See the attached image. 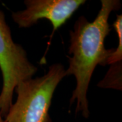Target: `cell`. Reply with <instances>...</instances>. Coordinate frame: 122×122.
Here are the masks:
<instances>
[{
  "instance_id": "cell-1",
  "label": "cell",
  "mask_w": 122,
  "mask_h": 122,
  "mask_svg": "<svg viewBox=\"0 0 122 122\" xmlns=\"http://www.w3.org/2000/svg\"><path fill=\"white\" fill-rule=\"evenodd\" d=\"M121 8L119 0H101V8L92 22L81 16L69 31V47L66 57L69 66L66 75H73L76 86L70 98V107L76 103L75 114L90 116L87 92L92 75L98 65L105 66L113 48L107 49L105 41L111 29L109 18L111 12Z\"/></svg>"
},
{
  "instance_id": "cell-2",
  "label": "cell",
  "mask_w": 122,
  "mask_h": 122,
  "mask_svg": "<svg viewBox=\"0 0 122 122\" xmlns=\"http://www.w3.org/2000/svg\"><path fill=\"white\" fill-rule=\"evenodd\" d=\"M65 71L63 65L54 63L44 75L19 83L14 90L16 100L4 118L5 122H52V100L57 86L66 76Z\"/></svg>"
},
{
  "instance_id": "cell-3",
  "label": "cell",
  "mask_w": 122,
  "mask_h": 122,
  "mask_svg": "<svg viewBox=\"0 0 122 122\" xmlns=\"http://www.w3.org/2000/svg\"><path fill=\"white\" fill-rule=\"evenodd\" d=\"M0 69L3 86L0 92V116L4 118L13 103L18 85L33 78L38 68L29 59L26 50L12 38L4 13L0 10Z\"/></svg>"
},
{
  "instance_id": "cell-4",
  "label": "cell",
  "mask_w": 122,
  "mask_h": 122,
  "mask_svg": "<svg viewBox=\"0 0 122 122\" xmlns=\"http://www.w3.org/2000/svg\"><path fill=\"white\" fill-rule=\"evenodd\" d=\"M85 0H25V8L12 14V18L19 28H29L41 19H47L52 25L54 33L65 24Z\"/></svg>"
},
{
  "instance_id": "cell-5",
  "label": "cell",
  "mask_w": 122,
  "mask_h": 122,
  "mask_svg": "<svg viewBox=\"0 0 122 122\" xmlns=\"http://www.w3.org/2000/svg\"><path fill=\"white\" fill-rule=\"evenodd\" d=\"M107 73L97 86L104 89L122 90V61L111 65Z\"/></svg>"
},
{
  "instance_id": "cell-6",
  "label": "cell",
  "mask_w": 122,
  "mask_h": 122,
  "mask_svg": "<svg viewBox=\"0 0 122 122\" xmlns=\"http://www.w3.org/2000/svg\"><path fill=\"white\" fill-rule=\"evenodd\" d=\"M115 31L117 34L118 45L114 48L112 53L107 58L105 65H111L112 64L122 61V15H117L116 20L113 24Z\"/></svg>"
},
{
  "instance_id": "cell-7",
  "label": "cell",
  "mask_w": 122,
  "mask_h": 122,
  "mask_svg": "<svg viewBox=\"0 0 122 122\" xmlns=\"http://www.w3.org/2000/svg\"><path fill=\"white\" fill-rule=\"evenodd\" d=\"M0 122H5L4 119V118L1 117V116H0Z\"/></svg>"
}]
</instances>
